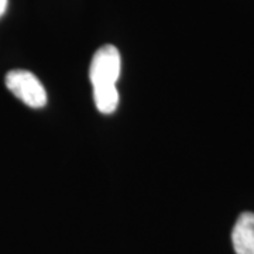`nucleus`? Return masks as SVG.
Here are the masks:
<instances>
[{
  "label": "nucleus",
  "mask_w": 254,
  "mask_h": 254,
  "mask_svg": "<svg viewBox=\"0 0 254 254\" xmlns=\"http://www.w3.org/2000/svg\"><path fill=\"white\" fill-rule=\"evenodd\" d=\"M122 72V57L115 46H103L92 57L89 79L93 89L116 88Z\"/></svg>",
  "instance_id": "nucleus-1"
},
{
  "label": "nucleus",
  "mask_w": 254,
  "mask_h": 254,
  "mask_svg": "<svg viewBox=\"0 0 254 254\" xmlns=\"http://www.w3.org/2000/svg\"><path fill=\"white\" fill-rule=\"evenodd\" d=\"M6 86L17 99L33 109L47 105V91L41 81L30 71L16 69L6 75Z\"/></svg>",
  "instance_id": "nucleus-2"
},
{
  "label": "nucleus",
  "mask_w": 254,
  "mask_h": 254,
  "mask_svg": "<svg viewBox=\"0 0 254 254\" xmlns=\"http://www.w3.org/2000/svg\"><path fill=\"white\" fill-rule=\"evenodd\" d=\"M232 243L236 254H254V213L243 212L232 232Z\"/></svg>",
  "instance_id": "nucleus-3"
},
{
  "label": "nucleus",
  "mask_w": 254,
  "mask_h": 254,
  "mask_svg": "<svg viewBox=\"0 0 254 254\" xmlns=\"http://www.w3.org/2000/svg\"><path fill=\"white\" fill-rule=\"evenodd\" d=\"M93 100L95 106L100 113L110 115L118 109L119 100V89L116 88H105V89H93Z\"/></svg>",
  "instance_id": "nucleus-4"
},
{
  "label": "nucleus",
  "mask_w": 254,
  "mask_h": 254,
  "mask_svg": "<svg viewBox=\"0 0 254 254\" xmlns=\"http://www.w3.org/2000/svg\"><path fill=\"white\" fill-rule=\"evenodd\" d=\"M7 3H9V0H0V17L4 14V11L7 9Z\"/></svg>",
  "instance_id": "nucleus-5"
}]
</instances>
